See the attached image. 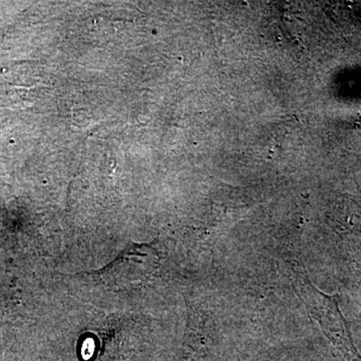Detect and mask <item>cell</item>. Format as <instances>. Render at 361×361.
Returning a JSON list of instances; mask_svg holds the SVG:
<instances>
[{
  "instance_id": "1",
  "label": "cell",
  "mask_w": 361,
  "mask_h": 361,
  "mask_svg": "<svg viewBox=\"0 0 361 361\" xmlns=\"http://www.w3.org/2000/svg\"><path fill=\"white\" fill-rule=\"evenodd\" d=\"M336 222L348 229L361 231V203L355 200H345L338 204Z\"/></svg>"
}]
</instances>
